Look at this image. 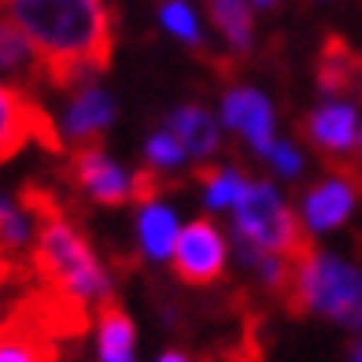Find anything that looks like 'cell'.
<instances>
[{
    "label": "cell",
    "mask_w": 362,
    "mask_h": 362,
    "mask_svg": "<svg viewBox=\"0 0 362 362\" xmlns=\"http://www.w3.org/2000/svg\"><path fill=\"white\" fill-rule=\"evenodd\" d=\"M362 200V181L351 174H329L318 185H310L300 200V226L310 237L337 229L351 218L355 204Z\"/></svg>",
    "instance_id": "30bf717a"
},
{
    "label": "cell",
    "mask_w": 362,
    "mask_h": 362,
    "mask_svg": "<svg viewBox=\"0 0 362 362\" xmlns=\"http://www.w3.org/2000/svg\"><path fill=\"white\" fill-rule=\"evenodd\" d=\"M277 0H255V8H274Z\"/></svg>",
    "instance_id": "4316f807"
},
{
    "label": "cell",
    "mask_w": 362,
    "mask_h": 362,
    "mask_svg": "<svg viewBox=\"0 0 362 362\" xmlns=\"http://www.w3.org/2000/svg\"><path fill=\"white\" fill-rule=\"evenodd\" d=\"M34 240H37V215L23 196V189L19 192L0 189V255L15 262L19 270H26Z\"/></svg>",
    "instance_id": "5bb4252c"
},
{
    "label": "cell",
    "mask_w": 362,
    "mask_h": 362,
    "mask_svg": "<svg viewBox=\"0 0 362 362\" xmlns=\"http://www.w3.org/2000/svg\"><path fill=\"white\" fill-rule=\"evenodd\" d=\"M189 181H196V185L204 189V207L211 211V215H218V211H233L240 192L248 189V174H244L240 163H226V167H218V163H204V167H192L189 170Z\"/></svg>",
    "instance_id": "d6986e66"
},
{
    "label": "cell",
    "mask_w": 362,
    "mask_h": 362,
    "mask_svg": "<svg viewBox=\"0 0 362 362\" xmlns=\"http://www.w3.org/2000/svg\"><path fill=\"white\" fill-rule=\"evenodd\" d=\"M26 285H30V274L19 270L15 262H8L4 255H0V325H4L8 310H11V303H15V296H19Z\"/></svg>",
    "instance_id": "603a6c76"
},
{
    "label": "cell",
    "mask_w": 362,
    "mask_h": 362,
    "mask_svg": "<svg viewBox=\"0 0 362 362\" xmlns=\"http://www.w3.org/2000/svg\"><path fill=\"white\" fill-rule=\"evenodd\" d=\"M59 340H52L41 325H34L23 310H8L0 325V362H56Z\"/></svg>",
    "instance_id": "2e32d148"
},
{
    "label": "cell",
    "mask_w": 362,
    "mask_h": 362,
    "mask_svg": "<svg viewBox=\"0 0 362 362\" xmlns=\"http://www.w3.org/2000/svg\"><path fill=\"white\" fill-rule=\"evenodd\" d=\"M0 81L26 93V96H37L41 86H48V71H45L41 52L8 15H0Z\"/></svg>",
    "instance_id": "4fadbf2b"
},
{
    "label": "cell",
    "mask_w": 362,
    "mask_h": 362,
    "mask_svg": "<svg viewBox=\"0 0 362 362\" xmlns=\"http://www.w3.org/2000/svg\"><path fill=\"white\" fill-rule=\"evenodd\" d=\"M177 215L170 204H144L137 207V259L148 262H170V252L177 244Z\"/></svg>",
    "instance_id": "ac0fdd59"
},
{
    "label": "cell",
    "mask_w": 362,
    "mask_h": 362,
    "mask_svg": "<svg viewBox=\"0 0 362 362\" xmlns=\"http://www.w3.org/2000/svg\"><path fill=\"white\" fill-rule=\"evenodd\" d=\"M285 315L307 318L318 315L340 322L351 337L362 333V270L348 259L322 252L310 237L300 252L288 259V285L281 292Z\"/></svg>",
    "instance_id": "3957f363"
},
{
    "label": "cell",
    "mask_w": 362,
    "mask_h": 362,
    "mask_svg": "<svg viewBox=\"0 0 362 362\" xmlns=\"http://www.w3.org/2000/svg\"><path fill=\"white\" fill-rule=\"evenodd\" d=\"M355 134L358 115L351 100H322L307 119H300V137L325 163L329 174H355Z\"/></svg>",
    "instance_id": "5b68a950"
},
{
    "label": "cell",
    "mask_w": 362,
    "mask_h": 362,
    "mask_svg": "<svg viewBox=\"0 0 362 362\" xmlns=\"http://www.w3.org/2000/svg\"><path fill=\"white\" fill-rule=\"evenodd\" d=\"M207 11L215 26L222 30V37L229 41L237 56H244L252 48V8L248 0H207Z\"/></svg>",
    "instance_id": "ffe728a7"
},
{
    "label": "cell",
    "mask_w": 362,
    "mask_h": 362,
    "mask_svg": "<svg viewBox=\"0 0 362 362\" xmlns=\"http://www.w3.org/2000/svg\"><path fill=\"white\" fill-rule=\"evenodd\" d=\"M355 174L362 177V129H358V144H355Z\"/></svg>",
    "instance_id": "484cf974"
},
{
    "label": "cell",
    "mask_w": 362,
    "mask_h": 362,
    "mask_svg": "<svg viewBox=\"0 0 362 362\" xmlns=\"http://www.w3.org/2000/svg\"><path fill=\"white\" fill-rule=\"evenodd\" d=\"M4 8H8V0H0V15H4Z\"/></svg>",
    "instance_id": "83f0119b"
},
{
    "label": "cell",
    "mask_w": 362,
    "mask_h": 362,
    "mask_svg": "<svg viewBox=\"0 0 362 362\" xmlns=\"http://www.w3.org/2000/svg\"><path fill=\"white\" fill-rule=\"evenodd\" d=\"M167 129L181 141L185 156L196 163V167L215 163L218 148H222V129L215 122V115H211L204 104H181V107H174L167 115Z\"/></svg>",
    "instance_id": "9a60e30c"
},
{
    "label": "cell",
    "mask_w": 362,
    "mask_h": 362,
    "mask_svg": "<svg viewBox=\"0 0 362 362\" xmlns=\"http://www.w3.org/2000/svg\"><path fill=\"white\" fill-rule=\"evenodd\" d=\"M159 19H163V26H167L177 41L192 45L196 52H200V59L207 56L204 34H200V26H196V15L189 11V4H181V0H159Z\"/></svg>",
    "instance_id": "44dd1931"
},
{
    "label": "cell",
    "mask_w": 362,
    "mask_h": 362,
    "mask_svg": "<svg viewBox=\"0 0 362 362\" xmlns=\"http://www.w3.org/2000/svg\"><path fill=\"white\" fill-rule=\"evenodd\" d=\"M23 196L37 215V240L26 262L30 281L67 296L86 310H96L107 300H115V274L96 255L81 222L71 218L67 204L52 189L34 185V181L23 185Z\"/></svg>",
    "instance_id": "7a4b0ae2"
},
{
    "label": "cell",
    "mask_w": 362,
    "mask_h": 362,
    "mask_svg": "<svg viewBox=\"0 0 362 362\" xmlns=\"http://www.w3.org/2000/svg\"><path fill=\"white\" fill-rule=\"evenodd\" d=\"M156 362H211V355H196V351H185V348H167Z\"/></svg>",
    "instance_id": "d4e9b609"
},
{
    "label": "cell",
    "mask_w": 362,
    "mask_h": 362,
    "mask_svg": "<svg viewBox=\"0 0 362 362\" xmlns=\"http://www.w3.org/2000/svg\"><path fill=\"white\" fill-rule=\"evenodd\" d=\"M267 159L274 163V170L281 174L285 181H296V177L303 174V156H300V148L288 144V141H277V144H274V152H270Z\"/></svg>",
    "instance_id": "cb8c5ba5"
},
{
    "label": "cell",
    "mask_w": 362,
    "mask_h": 362,
    "mask_svg": "<svg viewBox=\"0 0 362 362\" xmlns=\"http://www.w3.org/2000/svg\"><path fill=\"white\" fill-rule=\"evenodd\" d=\"M226 259H229L226 233L211 218H192L177 233V244L170 252V274L177 277V285L211 288L226 277Z\"/></svg>",
    "instance_id": "ba28073f"
},
{
    "label": "cell",
    "mask_w": 362,
    "mask_h": 362,
    "mask_svg": "<svg viewBox=\"0 0 362 362\" xmlns=\"http://www.w3.org/2000/svg\"><path fill=\"white\" fill-rule=\"evenodd\" d=\"M96 322V358L100 362H137V329L122 310L119 296L93 310Z\"/></svg>",
    "instance_id": "e0dca14e"
},
{
    "label": "cell",
    "mask_w": 362,
    "mask_h": 362,
    "mask_svg": "<svg viewBox=\"0 0 362 362\" xmlns=\"http://www.w3.org/2000/svg\"><path fill=\"white\" fill-rule=\"evenodd\" d=\"M315 86L325 100H348L362 93V52L340 34H325L315 56Z\"/></svg>",
    "instance_id": "7c38bea8"
},
{
    "label": "cell",
    "mask_w": 362,
    "mask_h": 362,
    "mask_svg": "<svg viewBox=\"0 0 362 362\" xmlns=\"http://www.w3.org/2000/svg\"><path fill=\"white\" fill-rule=\"evenodd\" d=\"M222 122L229 134H237L240 141H248L255 156L274 152V107L259 89L248 86H226L222 93Z\"/></svg>",
    "instance_id": "8fae6325"
},
{
    "label": "cell",
    "mask_w": 362,
    "mask_h": 362,
    "mask_svg": "<svg viewBox=\"0 0 362 362\" xmlns=\"http://www.w3.org/2000/svg\"><path fill=\"white\" fill-rule=\"evenodd\" d=\"M229 233L285 259H292L310 240V233L300 226V215H292L270 181H248V189L240 192L233 207V229Z\"/></svg>",
    "instance_id": "277c9868"
},
{
    "label": "cell",
    "mask_w": 362,
    "mask_h": 362,
    "mask_svg": "<svg viewBox=\"0 0 362 362\" xmlns=\"http://www.w3.org/2000/svg\"><path fill=\"white\" fill-rule=\"evenodd\" d=\"M358 96H362V93H358Z\"/></svg>",
    "instance_id": "f546056e"
},
{
    "label": "cell",
    "mask_w": 362,
    "mask_h": 362,
    "mask_svg": "<svg viewBox=\"0 0 362 362\" xmlns=\"http://www.w3.org/2000/svg\"><path fill=\"white\" fill-rule=\"evenodd\" d=\"M185 159H189V156H185V148H181V141L170 134L167 126L156 129V134L144 141V167H152V170H159V174L177 170Z\"/></svg>",
    "instance_id": "7402d4cb"
},
{
    "label": "cell",
    "mask_w": 362,
    "mask_h": 362,
    "mask_svg": "<svg viewBox=\"0 0 362 362\" xmlns=\"http://www.w3.org/2000/svg\"><path fill=\"white\" fill-rule=\"evenodd\" d=\"M26 144H41L45 152L63 156L56 119L45 111V104L0 81V163L19 156Z\"/></svg>",
    "instance_id": "8992f818"
},
{
    "label": "cell",
    "mask_w": 362,
    "mask_h": 362,
    "mask_svg": "<svg viewBox=\"0 0 362 362\" xmlns=\"http://www.w3.org/2000/svg\"><path fill=\"white\" fill-rule=\"evenodd\" d=\"M4 15L41 52L48 89L74 93L111 67L119 19L104 0H8Z\"/></svg>",
    "instance_id": "6da1fadb"
},
{
    "label": "cell",
    "mask_w": 362,
    "mask_h": 362,
    "mask_svg": "<svg viewBox=\"0 0 362 362\" xmlns=\"http://www.w3.org/2000/svg\"><path fill=\"white\" fill-rule=\"evenodd\" d=\"M318 4H325V0H318Z\"/></svg>",
    "instance_id": "f1b7e54d"
},
{
    "label": "cell",
    "mask_w": 362,
    "mask_h": 362,
    "mask_svg": "<svg viewBox=\"0 0 362 362\" xmlns=\"http://www.w3.org/2000/svg\"><path fill=\"white\" fill-rule=\"evenodd\" d=\"M63 174H67V185L96 207H129L134 204V174L122 170L100 144L71 148L63 156Z\"/></svg>",
    "instance_id": "52a82bcc"
},
{
    "label": "cell",
    "mask_w": 362,
    "mask_h": 362,
    "mask_svg": "<svg viewBox=\"0 0 362 362\" xmlns=\"http://www.w3.org/2000/svg\"><path fill=\"white\" fill-rule=\"evenodd\" d=\"M115 115H119V104L115 96L100 86V81H89L74 93H67V107L59 115V141H63V156L71 148H89V144H100L104 134L115 126Z\"/></svg>",
    "instance_id": "9c48e42d"
}]
</instances>
